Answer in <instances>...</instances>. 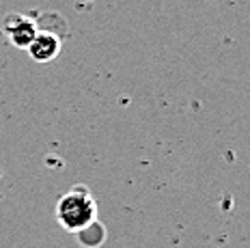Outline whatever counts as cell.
<instances>
[{"label":"cell","instance_id":"obj_4","mask_svg":"<svg viewBox=\"0 0 250 248\" xmlns=\"http://www.w3.org/2000/svg\"><path fill=\"white\" fill-rule=\"evenodd\" d=\"M78 240H80V244L82 246H86V248H97L104 242V237H106V229L102 227V222L100 220H93L91 225H86L84 229H80L78 231Z\"/></svg>","mask_w":250,"mask_h":248},{"label":"cell","instance_id":"obj_3","mask_svg":"<svg viewBox=\"0 0 250 248\" xmlns=\"http://www.w3.org/2000/svg\"><path fill=\"white\" fill-rule=\"evenodd\" d=\"M26 50H28V54L33 56V61H37V63H50V61L56 59L61 52V37L54 35L52 30L43 28L35 35V39L30 41V45Z\"/></svg>","mask_w":250,"mask_h":248},{"label":"cell","instance_id":"obj_2","mask_svg":"<svg viewBox=\"0 0 250 248\" xmlns=\"http://www.w3.org/2000/svg\"><path fill=\"white\" fill-rule=\"evenodd\" d=\"M37 33H39L37 22L30 18H24V15H9V18L4 20V35H7V39L11 41L15 48L26 50Z\"/></svg>","mask_w":250,"mask_h":248},{"label":"cell","instance_id":"obj_1","mask_svg":"<svg viewBox=\"0 0 250 248\" xmlns=\"http://www.w3.org/2000/svg\"><path fill=\"white\" fill-rule=\"evenodd\" d=\"M56 220L69 233H78L93 220H97L95 199L86 186H74L69 192L61 196L56 203Z\"/></svg>","mask_w":250,"mask_h":248}]
</instances>
